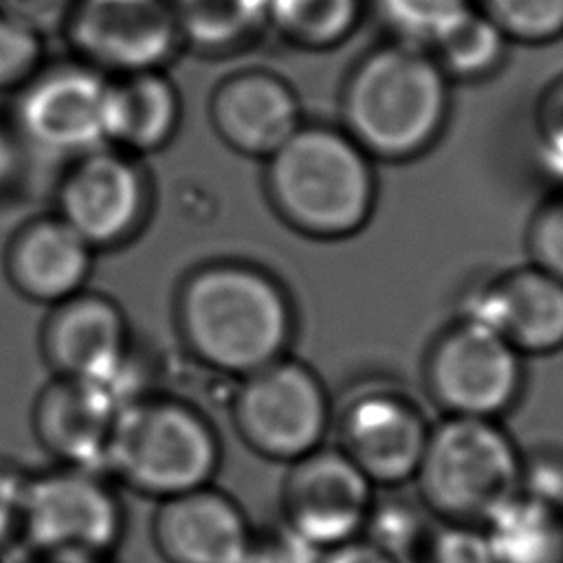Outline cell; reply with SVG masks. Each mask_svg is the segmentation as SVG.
I'll return each mask as SVG.
<instances>
[{"label": "cell", "mask_w": 563, "mask_h": 563, "mask_svg": "<svg viewBox=\"0 0 563 563\" xmlns=\"http://www.w3.org/2000/svg\"><path fill=\"white\" fill-rule=\"evenodd\" d=\"M253 530L244 508L213 484L158 501L152 521L165 563H240Z\"/></svg>", "instance_id": "obj_16"}, {"label": "cell", "mask_w": 563, "mask_h": 563, "mask_svg": "<svg viewBox=\"0 0 563 563\" xmlns=\"http://www.w3.org/2000/svg\"><path fill=\"white\" fill-rule=\"evenodd\" d=\"M176 325L194 358L240 380L290 354L297 312L288 288L268 268L213 260L183 279Z\"/></svg>", "instance_id": "obj_1"}, {"label": "cell", "mask_w": 563, "mask_h": 563, "mask_svg": "<svg viewBox=\"0 0 563 563\" xmlns=\"http://www.w3.org/2000/svg\"><path fill=\"white\" fill-rule=\"evenodd\" d=\"M424 387L442 416L501 420L526 387V356L490 328L455 317L424 356Z\"/></svg>", "instance_id": "obj_7"}, {"label": "cell", "mask_w": 563, "mask_h": 563, "mask_svg": "<svg viewBox=\"0 0 563 563\" xmlns=\"http://www.w3.org/2000/svg\"><path fill=\"white\" fill-rule=\"evenodd\" d=\"M519 468L521 449L501 420L442 416L411 484L438 521L482 523L519 490Z\"/></svg>", "instance_id": "obj_5"}, {"label": "cell", "mask_w": 563, "mask_h": 563, "mask_svg": "<svg viewBox=\"0 0 563 563\" xmlns=\"http://www.w3.org/2000/svg\"><path fill=\"white\" fill-rule=\"evenodd\" d=\"M526 244L530 262L563 282V187H556L534 209Z\"/></svg>", "instance_id": "obj_29"}, {"label": "cell", "mask_w": 563, "mask_h": 563, "mask_svg": "<svg viewBox=\"0 0 563 563\" xmlns=\"http://www.w3.org/2000/svg\"><path fill=\"white\" fill-rule=\"evenodd\" d=\"M332 416L321 376L290 354L240 378L231 400V418L246 446L286 466L325 444Z\"/></svg>", "instance_id": "obj_6"}, {"label": "cell", "mask_w": 563, "mask_h": 563, "mask_svg": "<svg viewBox=\"0 0 563 563\" xmlns=\"http://www.w3.org/2000/svg\"><path fill=\"white\" fill-rule=\"evenodd\" d=\"M20 165V150L13 139V132L0 125V189H4Z\"/></svg>", "instance_id": "obj_37"}, {"label": "cell", "mask_w": 563, "mask_h": 563, "mask_svg": "<svg viewBox=\"0 0 563 563\" xmlns=\"http://www.w3.org/2000/svg\"><path fill=\"white\" fill-rule=\"evenodd\" d=\"M451 117V81L427 46L385 40L367 48L339 90V125L374 163L427 154Z\"/></svg>", "instance_id": "obj_2"}, {"label": "cell", "mask_w": 563, "mask_h": 563, "mask_svg": "<svg viewBox=\"0 0 563 563\" xmlns=\"http://www.w3.org/2000/svg\"><path fill=\"white\" fill-rule=\"evenodd\" d=\"M378 488L336 446L321 444L286 468L282 526L321 552L363 534Z\"/></svg>", "instance_id": "obj_10"}, {"label": "cell", "mask_w": 563, "mask_h": 563, "mask_svg": "<svg viewBox=\"0 0 563 563\" xmlns=\"http://www.w3.org/2000/svg\"><path fill=\"white\" fill-rule=\"evenodd\" d=\"M438 519L420 497L400 495V488H380L363 528V539L400 563H420Z\"/></svg>", "instance_id": "obj_25"}, {"label": "cell", "mask_w": 563, "mask_h": 563, "mask_svg": "<svg viewBox=\"0 0 563 563\" xmlns=\"http://www.w3.org/2000/svg\"><path fill=\"white\" fill-rule=\"evenodd\" d=\"M317 550L308 548L282 523L253 530V539L240 563H314Z\"/></svg>", "instance_id": "obj_33"}, {"label": "cell", "mask_w": 563, "mask_h": 563, "mask_svg": "<svg viewBox=\"0 0 563 563\" xmlns=\"http://www.w3.org/2000/svg\"><path fill=\"white\" fill-rule=\"evenodd\" d=\"M44 31L0 11V92H20L44 68Z\"/></svg>", "instance_id": "obj_27"}, {"label": "cell", "mask_w": 563, "mask_h": 563, "mask_svg": "<svg viewBox=\"0 0 563 563\" xmlns=\"http://www.w3.org/2000/svg\"><path fill=\"white\" fill-rule=\"evenodd\" d=\"M271 207L292 231L323 242L356 235L374 216L376 163L339 125L303 121L264 161Z\"/></svg>", "instance_id": "obj_3"}, {"label": "cell", "mask_w": 563, "mask_h": 563, "mask_svg": "<svg viewBox=\"0 0 563 563\" xmlns=\"http://www.w3.org/2000/svg\"><path fill=\"white\" fill-rule=\"evenodd\" d=\"M75 0H0V11L31 22L40 31L64 24Z\"/></svg>", "instance_id": "obj_35"}, {"label": "cell", "mask_w": 563, "mask_h": 563, "mask_svg": "<svg viewBox=\"0 0 563 563\" xmlns=\"http://www.w3.org/2000/svg\"><path fill=\"white\" fill-rule=\"evenodd\" d=\"M114 416L79 380L55 378L42 389L33 411V427L46 451L66 466L106 468V449Z\"/></svg>", "instance_id": "obj_20"}, {"label": "cell", "mask_w": 563, "mask_h": 563, "mask_svg": "<svg viewBox=\"0 0 563 563\" xmlns=\"http://www.w3.org/2000/svg\"><path fill=\"white\" fill-rule=\"evenodd\" d=\"M183 99L165 70L110 77L106 92V143L128 154L165 147L178 132Z\"/></svg>", "instance_id": "obj_19"}, {"label": "cell", "mask_w": 563, "mask_h": 563, "mask_svg": "<svg viewBox=\"0 0 563 563\" xmlns=\"http://www.w3.org/2000/svg\"><path fill=\"white\" fill-rule=\"evenodd\" d=\"M62 26L81 64L114 77L165 70L183 48L169 0H75Z\"/></svg>", "instance_id": "obj_11"}, {"label": "cell", "mask_w": 563, "mask_h": 563, "mask_svg": "<svg viewBox=\"0 0 563 563\" xmlns=\"http://www.w3.org/2000/svg\"><path fill=\"white\" fill-rule=\"evenodd\" d=\"M510 42L473 4L455 13L427 44V51L453 84H475L501 70Z\"/></svg>", "instance_id": "obj_23"}, {"label": "cell", "mask_w": 563, "mask_h": 563, "mask_svg": "<svg viewBox=\"0 0 563 563\" xmlns=\"http://www.w3.org/2000/svg\"><path fill=\"white\" fill-rule=\"evenodd\" d=\"M209 121L229 150L266 161L306 119L299 95L284 75L264 66H246L213 86Z\"/></svg>", "instance_id": "obj_15"}, {"label": "cell", "mask_w": 563, "mask_h": 563, "mask_svg": "<svg viewBox=\"0 0 563 563\" xmlns=\"http://www.w3.org/2000/svg\"><path fill=\"white\" fill-rule=\"evenodd\" d=\"M512 44L543 46L563 37V0H471Z\"/></svg>", "instance_id": "obj_26"}, {"label": "cell", "mask_w": 563, "mask_h": 563, "mask_svg": "<svg viewBox=\"0 0 563 563\" xmlns=\"http://www.w3.org/2000/svg\"><path fill=\"white\" fill-rule=\"evenodd\" d=\"M519 493L563 510V446L539 444L521 451Z\"/></svg>", "instance_id": "obj_31"}, {"label": "cell", "mask_w": 563, "mask_h": 563, "mask_svg": "<svg viewBox=\"0 0 563 563\" xmlns=\"http://www.w3.org/2000/svg\"><path fill=\"white\" fill-rule=\"evenodd\" d=\"M123 521V506L99 471L64 464L26 482L20 534L35 556L110 559Z\"/></svg>", "instance_id": "obj_8"}, {"label": "cell", "mask_w": 563, "mask_h": 563, "mask_svg": "<svg viewBox=\"0 0 563 563\" xmlns=\"http://www.w3.org/2000/svg\"><path fill=\"white\" fill-rule=\"evenodd\" d=\"M108 81L81 64L42 68L18 95L15 130L33 147L79 156L108 145L103 130Z\"/></svg>", "instance_id": "obj_13"}, {"label": "cell", "mask_w": 563, "mask_h": 563, "mask_svg": "<svg viewBox=\"0 0 563 563\" xmlns=\"http://www.w3.org/2000/svg\"><path fill=\"white\" fill-rule=\"evenodd\" d=\"M183 46L218 57L255 44L268 31V0H169Z\"/></svg>", "instance_id": "obj_22"}, {"label": "cell", "mask_w": 563, "mask_h": 563, "mask_svg": "<svg viewBox=\"0 0 563 563\" xmlns=\"http://www.w3.org/2000/svg\"><path fill=\"white\" fill-rule=\"evenodd\" d=\"M220 460L211 420L194 405L165 396H145L123 409L106 449V468L158 501L209 486Z\"/></svg>", "instance_id": "obj_4"}, {"label": "cell", "mask_w": 563, "mask_h": 563, "mask_svg": "<svg viewBox=\"0 0 563 563\" xmlns=\"http://www.w3.org/2000/svg\"><path fill=\"white\" fill-rule=\"evenodd\" d=\"M40 345L57 378L88 380L130 352L128 321L117 301L81 290L51 306Z\"/></svg>", "instance_id": "obj_17"}, {"label": "cell", "mask_w": 563, "mask_h": 563, "mask_svg": "<svg viewBox=\"0 0 563 563\" xmlns=\"http://www.w3.org/2000/svg\"><path fill=\"white\" fill-rule=\"evenodd\" d=\"M460 317L504 336L521 356L563 350V282L528 262L466 290Z\"/></svg>", "instance_id": "obj_14"}, {"label": "cell", "mask_w": 563, "mask_h": 563, "mask_svg": "<svg viewBox=\"0 0 563 563\" xmlns=\"http://www.w3.org/2000/svg\"><path fill=\"white\" fill-rule=\"evenodd\" d=\"M152 207L145 169L112 145L73 158L57 189V216L95 251L134 238Z\"/></svg>", "instance_id": "obj_12"}, {"label": "cell", "mask_w": 563, "mask_h": 563, "mask_svg": "<svg viewBox=\"0 0 563 563\" xmlns=\"http://www.w3.org/2000/svg\"><path fill=\"white\" fill-rule=\"evenodd\" d=\"M534 125L541 161L561 180L559 187H563V73L541 92Z\"/></svg>", "instance_id": "obj_32"}, {"label": "cell", "mask_w": 563, "mask_h": 563, "mask_svg": "<svg viewBox=\"0 0 563 563\" xmlns=\"http://www.w3.org/2000/svg\"><path fill=\"white\" fill-rule=\"evenodd\" d=\"M479 526L493 563H563L561 508L517 490Z\"/></svg>", "instance_id": "obj_21"}, {"label": "cell", "mask_w": 563, "mask_h": 563, "mask_svg": "<svg viewBox=\"0 0 563 563\" xmlns=\"http://www.w3.org/2000/svg\"><path fill=\"white\" fill-rule=\"evenodd\" d=\"M396 40L427 46L429 40L471 0H374Z\"/></svg>", "instance_id": "obj_28"}, {"label": "cell", "mask_w": 563, "mask_h": 563, "mask_svg": "<svg viewBox=\"0 0 563 563\" xmlns=\"http://www.w3.org/2000/svg\"><path fill=\"white\" fill-rule=\"evenodd\" d=\"M420 563H493L479 523L438 521Z\"/></svg>", "instance_id": "obj_30"}, {"label": "cell", "mask_w": 563, "mask_h": 563, "mask_svg": "<svg viewBox=\"0 0 563 563\" xmlns=\"http://www.w3.org/2000/svg\"><path fill=\"white\" fill-rule=\"evenodd\" d=\"M35 563H110V559H97V556H35Z\"/></svg>", "instance_id": "obj_38"}, {"label": "cell", "mask_w": 563, "mask_h": 563, "mask_svg": "<svg viewBox=\"0 0 563 563\" xmlns=\"http://www.w3.org/2000/svg\"><path fill=\"white\" fill-rule=\"evenodd\" d=\"M367 0H268V31L303 53L343 46L363 24Z\"/></svg>", "instance_id": "obj_24"}, {"label": "cell", "mask_w": 563, "mask_h": 563, "mask_svg": "<svg viewBox=\"0 0 563 563\" xmlns=\"http://www.w3.org/2000/svg\"><path fill=\"white\" fill-rule=\"evenodd\" d=\"M95 249L57 213L22 224L4 255L11 286L26 299L55 306L84 290Z\"/></svg>", "instance_id": "obj_18"}, {"label": "cell", "mask_w": 563, "mask_h": 563, "mask_svg": "<svg viewBox=\"0 0 563 563\" xmlns=\"http://www.w3.org/2000/svg\"><path fill=\"white\" fill-rule=\"evenodd\" d=\"M336 446L380 490L413 482L431 420L402 389L363 385L332 416Z\"/></svg>", "instance_id": "obj_9"}, {"label": "cell", "mask_w": 563, "mask_h": 563, "mask_svg": "<svg viewBox=\"0 0 563 563\" xmlns=\"http://www.w3.org/2000/svg\"><path fill=\"white\" fill-rule=\"evenodd\" d=\"M26 482L29 477L13 466L0 464V548L20 534Z\"/></svg>", "instance_id": "obj_34"}, {"label": "cell", "mask_w": 563, "mask_h": 563, "mask_svg": "<svg viewBox=\"0 0 563 563\" xmlns=\"http://www.w3.org/2000/svg\"><path fill=\"white\" fill-rule=\"evenodd\" d=\"M314 563H400L365 541L363 537L352 539L347 543L334 545L330 550H321L314 556Z\"/></svg>", "instance_id": "obj_36"}]
</instances>
